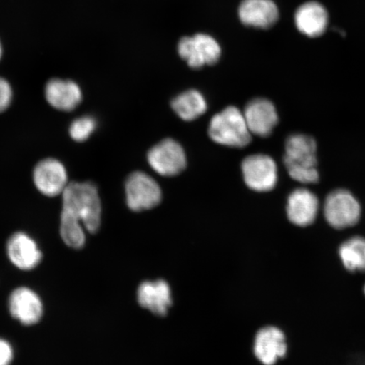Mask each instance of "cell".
Returning <instances> with one entry per match:
<instances>
[{
    "label": "cell",
    "mask_w": 365,
    "mask_h": 365,
    "mask_svg": "<svg viewBox=\"0 0 365 365\" xmlns=\"http://www.w3.org/2000/svg\"><path fill=\"white\" fill-rule=\"evenodd\" d=\"M34 182L39 192L48 197L62 195L68 185L66 168L54 158H45L34 168Z\"/></svg>",
    "instance_id": "30bf717a"
},
{
    "label": "cell",
    "mask_w": 365,
    "mask_h": 365,
    "mask_svg": "<svg viewBox=\"0 0 365 365\" xmlns=\"http://www.w3.org/2000/svg\"><path fill=\"white\" fill-rule=\"evenodd\" d=\"M250 134L259 137L271 135L278 124L275 105L270 100L258 98L251 100L243 112Z\"/></svg>",
    "instance_id": "8fae6325"
},
{
    "label": "cell",
    "mask_w": 365,
    "mask_h": 365,
    "mask_svg": "<svg viewBox=\"0 0 365 365\" xmlns=\"http://www.w3.org/2000/svg\"><path fill=\"white\" fill-rule=\"evenodd\" d=\"M148 160L154 171L166 177L180 175L187 165L184 148L176 140L170 138L160 141L150 148Z\"/></svg>",
    "instance_id": "ba28073f"
},
{
    "label": "cell",
    "mask_w": 365,
    "mask_h": 365,
    "mask_svg": "<svg viewBox=\"0 0 365 365\" xmlns=\"http://www.w3.org/2000/svg\"><path fill=\"white\" fill-rule=\"evenodd\" d=\"M208 133L214 143L235 148L246 147L252 137L243 112L235 106L227 107L212 117Z\"/></svg>",
    "instance_id": "7a4b0ae2"
},
{
    "label": "cell",
    "mask_w": 365,
    "mask_h": 365,
    "mask_svg": "<svg viewBox=\"0 0 365 365\" xmlns=\"http://www.w3.org/2000/svg\"><path fill=\"white\" fill-rule=\"evenodd\" d=\"M178 51L180 57L193 68L215 65L222 54L220 45L207 34L182 38L178 46Z\"/></svg>",
    "instance_id": "52a82bcc"
},
{
    "label": "cell",
    "mask_w": 365,
    "mask_h": 365,
    "mask_svg": "<svg viewBox=\"0 0 365 365\" xmlns=\"http://www.w3.org/2000/svg\"><path fill=\"white\" fill-rule=\"evenodd\" d=\"M362 292H363V294L364 296V298H365V282L363 285V287H362Z\"/></svg>",
    "instance_id": "d4e9b609"
},
{
    "label": "cell",
    "mask_w": 365,
    "mask_h": 365,
    "mask_svg": "<svg viewBox=\"0 0 365 365\" xmlns=\"http://www.w3.org/2000/svg\"><path fill=\"white\" fill-rule=\"evenodd\" d=\"M285 331L276 325L259 327L255 332L252 340V353L262 365H276L289 353Z\"/></svg>",
    "instance_id": "277c9868"
},
{
    "label": "cell",
    "mask_w": 365,
    "mask_h": 365,
    "mask_svg": "<svg viewBox=\"0 0 365 365\" xmlns=\"http://www.w3.org/2000/svg\"><path fill=\"white\" fill-rule=\"evenodd\" d=\"M13 91L10 83L0 77V113L7 110L12 102Z\"/></svg>",
    "instance_id": "7402d4cb"
},
{
    "label": "cell",
    "mask_w": 365,
    "mask_h": 365,
    "mask_svg": "<svg viewBox=\"0 0 365 365\" xmlns=\"http://www.w3.org/2000/svg\"><path fill=\"white\" fill-rule=\"evenodd\" d=\"M11 317L22 325L31 326L38 323L43 314V304L39 295L27 287H17L8 300Z\"/></svg>",
    "instance_id": "9c48e42d"
},
{
    "label": "cell",
    "mask_w": 365,
    "mask_h": 365,
    "mask_svg": "<svg viewBox=\"0 0 365 365\" xmlns=\"http://www.w3.org/2000/svg\"><path fill=\"white\" fill-rule=\"evenodd\" d=\"M14 359V349L6 339H0V365H11Z\"/></svg>",
    "instance_id": "603a6c76"
},
{
    "label": "cell",
    "mask_w": 365,
    "mask_h": 365,
    "mask_svg": "<svg viewBox=\"0 0 365 365\" xmlns=\"http://www.w3.org/2000/svg\"><path fill=\"white\" fill-rule=\"evenodd\" d=\"M317 145L312 136L293 134L287 137L285 143L284 162L287 168H317Z\"/></svg>",
    "instance_id": "5bb4252c"
},
{
    "label": "cell",
    "mask_w": 365,
    "mask_h": 365,
    "mask_svg": "<svg viewBox=\"0 0 365 365\" xmlns=\"http://www.w3.org/2000/svg\"><path fill=\"white\" fill-rule=\"evenodd\" d=\"M319 209L317 196L308 189H296L287 197V217L296 227L312 226L317 220Z\"/></svg>",
    "instance_id": "4fadbf2b"
},
{
    "label": "cell",
    "mask_w": 365,
    "mask_h": 365,
    "mask_svg": "<svg viewBox=\"0 0 365 365\" xmlns=\"http://www.w3.org/2000/svg\"><path fill=\"white\" fill-rule=\"evenodd\" d=\"M61 235L72 249H81L86 235L81 223L91 234L101 225L102 205L97 186L93 182H71L62 193Z\"/></svg>",
    "instance_id": "6da1fadb"
},
{
    "label": "cell",
    "mask_w": 365,
    "mask_h": 365,
    "mask_svg": "<svg viewBox=\"0 0 365 365\" xmlns=\"http://www.w3.org/2000/svg\"><path fill=\"white\" fill-rule=\"evenodd\" d=\"M137 298L140 307L159 317L166 316L173 304L170 287L164 280L143 282Z\"/></svg>",
    "instance_id": "2e32d148"
},
{
    "label": "cell",
    "mask_w": 365,
    "mask_h": 365,
    "mask_svg": "<svg viewBox=\"0 0 365 365\" xmlns=\"http://www.w3.org/2000/svg\"><path fill=\"white\" fill-rule=\"evenodd\" d=\"M97 120L93 117H81L72 122L68 133L77 143H84L97 129Z\"/></svg>",
    "instance_id": "44dd1931"
},
{
    "label": "cell",
    "mask_w": 365,
    "mask_h": 365,
    "mask_svg": "<svg viewBox=\"0 0 365 365\" xmlns=\"http://www.w3.org/2000/svg\"><path fill=\"white\" fill-rule=\"evenodd\" d=\"M329 17L326 8L316 1L302 4L295 12L294 22L297 29L309 38H318L325 33Z\"/></svg>",
    "instance_id": "ac0fdd59"
},
{
    "label": "cell",
    "mask_w": 365,
    "mask_h": 365,
    "mask_svg": "<svg viewBox=\"0 0 365 365\" xmlns=\"http://www.w3.org/2000/svg\"><path fill=\"white\" fill-rule=\"evenodd\" d=\"M337 257L342 268L351 274L365 272V238L363 236L350 237L337 249Z\"/></svg>",
    "instance_id": "d6986e66"
},
{
    "label": "cell",
    "mask_w": 365,
    "mask_h": 365,
    "mask_svg": "<svg viewBox=\"0 0 365 365\" xmlns=\"http://www.w3.org/2000/svg\"><path fill=\"white\" fill-rule=\"evenodd\" d=\"M323 214L328 225L336 230L357 225L361 218L362 208L355 196L349 190H333L327 196Z\"/></svg>",
    "instance_id": "3957f363"
},
{
    "label": "cell",
    "mask_w": 365,
    "mask_h": 365,
    "mask_svg": "<svg viewBox=\"0 0 365 365\" xmlns=\"http://www.w3.org/2000/svg\"><path fill=\"white\" fill-rule=\"evenodd\" d=\"M245 185L257 192H269L278 181V168L275 160L269 155L253 154L241 164Z\"/></svg>",
    "instance_id": "8992f818"
},
{
    "label": "cell",
    "mask_w": 365,
    "mask_h": 365,
    "mask_svg": "<svg viewBox=\"0 0 365 365\" xmlns=\"http://www.w3.org/2000/svg\"><path fill=\"white\" fill-rule=\"evenodd\" d=\"M171 107L182 120L193 121L207 112V103L199 91L191 89L173 98Z\"/></svg>",
    "instance_id": "ffe728a7"
},
{
    "label": "cell",
    "mask_w": 365,
    "mask_h": 365,
    "mask_svg": "<svg viewBox=\"0 0 365 365\" xmlns=\"http://www.w3.org/2000/svg\"><path fill=\"white\" fill-rule=\"evenodd\" d=\"M45 97L48 103L58 110H74L82 101L80 86L75 81L54 78L45 86Z\"/></svg>",
    "instance_id": "e0dca14e"
},
{
    "label": "cell",
    "mask_w": 365,
    "mask_h": 365,
    "mask_svg": "<svg viewBox=\"0 0 365 365\" xmlns=\"http://www.w3.org/2000/svg\"><path fill=\"white\" fill-rule=\"evenodd\" d=\"M2 54H3V48H2L1 43H0V59H1V58H2Z\"/></svg>",
    "instance_id": "cb8c5ba5"
},
{
    "label": "cell",
    "mask_w": 365,
    "mask_h": 365,
    "mask_svg": "<svg viewBox=\"0 0 365 365\" xmlns=\"http://www.w3.org/2000/svg\"><path fill=\"white\" fill-rule=\"evenodd\" d=\"M239 17L245 26L268 29L277 22L279 11L272 0H243L239 8Z\"/></svg>",
    "instance_id": "9a60e30c"
},
{
    "label": "cell",
    "mask_w": 365,
    "mask_h": 365,
    "mask_svg": "<svg viewBox=\"0 0 365 365\" xmlns=\"http://www.w3.org/2000/svg\"><path fill=\"white\" fill-rule=\"evenodd\" d=\"M125 193L128 207L136 212L156 207L162 202V190L158 182L140 171L128 176Z\"/></svg>",
    "instance_id": "5b68a950"
},
{
    "label": "cell",
    "mask_w": 365,
    "mask_h": 365,
    "mask_svg": "<svg viewBox=\"0 0 365 365\" xmlns=\"http://www.w3.org/2000/svg\"><path fill=\"white\" fill-rule=\"evenodd\" d=\"M6 252L13 266L21 271L34 270L43 259L36 242L24 232H15L9 238Z\"/></svg>",
    "instance_id": "7c38bea8"
}]
</instances>
